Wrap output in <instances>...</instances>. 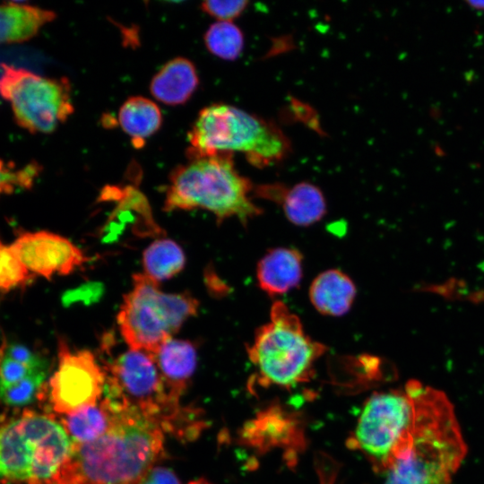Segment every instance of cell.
Masks as SVG:
<instances>
[{"instance_id":"cell-21","label":"cell","mask_w":484,"mask_h":484,"mask_svg":"<svg viewBox=\"0 0 484 484\" xmlns=\"http://www.w3.org/2000/svg\"><path fill=\"white\" fill-rule=\"evenodd\" d=\"M185 264L183 249L168 238L153 241L143 254V274L158 284L179 273Z\"/></svg>"},{"instance_id":"cell-1","label":"cell","mask_w":484,"mask_h":484,"mask_svg":"<svg viewBox=\"0 0 484 484\" xmlns=\"http://www.w3.org/2000/svg\"><path fill=\"white\" fill-rule=\"evenodd\" d=\"M111 424L101 436L73 444L53 484H140L164 454V431L127 405L104 398Z\"/></svg>"},{"instance_id":"cell-6","label":"cell","mask_w":484,"mask_h":484,"mask_svg":"<svg viewBox=\"0 0 484 484\" xmlns=\"http://www.w3.org/2000/svg\"><path fill=\"white\" fill-rule=\"evenodd\" d=\"M325 350L305 333L297 315L276 301L269 322L255 331L247 353L263 382L289 387L312 376L315 363Z\"/></svg>"},{"instance_id":"cell-27","label":"cell","mask_w":484,"mask_h":484,"mask_svg":"<svg viewBox=\"0 0 484 484\" xmlns=\"http://www.w3.org/2000/svg\"><path fill=\"white\" fill-rule=\"evenodd\" d=\"M246 1H205L201 4L203 12L223 22H231L246 8Z\"/></svg>"},{"instance_id":"cell-12","label":"cell","mask_w":484,"mask_h":484,"mask_svg":"<svg viewBox=\"0 0 484 484\" xmlns=\"http://www.w3.org/2000/svg\"><path fill=\"white\" fill-rule=\"evenodd\" d=\"M100 199L117 203L104 228V240L117 239L126 228H130L131 232L137 237L162 233V229L152 217L147 198L136 187L105 186L100 193Z\"/></svg>"},{"instance_id":"cell-19","label":"cell","mask_w":484,"mask_h":484,"mask_svg":"<svg viewBox=\"0 0 484 484\" xmlns=\"http://www.w3.org/2000/svg\"><path fill=\"white\" fill-rule=\"evenodd\" d=\"M118 123L124 132L133 138V143L141 147L143 139L154 134L162 124V114L152 100L134 96L128 98L118 111Z\"/></svg>"},{"instance_id":"cell-8","label":"cell","mask_w":484,"mask_h":484,"mask_svg":"<svg viewBox=\"0 0 484 484\" xmlns=\"http://www.w3.org/2000/svg\"><path fill=\"white\" fill-rule=\"evenodd\" d=\"M0 95L11 103L19 125L30 133L48 134L73 113L67 78H49L2 65Z\"/></svg>"},{"instance_id":"cell-9","label":"cell","mask_w":484,"mask_h":484,"mask_svg":"<svg viewBox=\"0 0 484 484\" xmlns=\"http://www.w3.org/2000/svg\"><path fill=\"white\" fill-rule=\"evenodd\" d=\"M411 411L405 389L375 393L365 403L353 441L378 471L385 473L389 467L409 427Z\"/></svg>"},{"instance_id":"cell-7","label":"cell","mask_w":484,"mask_h":484,"mask_svg":"<svg viewBox=\"0 0 484 484\" xmlns=\"http://www.w3.org/2000/svg\"><path fill=\"white\" fill-rule=\"evenodd\" d=\"M198 307L190 293L163 292L143 273H134L117 315L120 333L129 349L153 355L196 315Z\"/></svg>"},{"instance_id":"cell-15","label":"cell","mask_w":484,"mask_h":484,"mask_svg":"<svg viewBox=\"0 0 484 484\" xmlns=\"http://www.w3.org/2000/svg\"><path fill=\"white\" fill-rule=\"evenodd\" d=\"M259 287L270 296H279L297 287L302 278V255L294 248L279 247L258 263Z\"/></svg>"},{"instance_id":"cell-3","label":"cell","mask_w":484,"mask_h":484,"mask_svg":"<svg viewBox=\"0 0 484 484\" xmlns=\"http://www.w3.org/2000/svg\"><path fill=\"white\" fill-rule=\"evenodd\" d=\"M252 190L249 179L236 169L230 152L188 159L169 174L163 209H203L218 222L235 217L245 225L262 213L250 197Z\"/></svg>"},{"instance_id":"cell-10","label":"cell","mask_w":484,"mask_h":484,"mask_svg":"<svg viewBox=\"0 0 484 484\" xmlns=\"http://www.w3.org/2000/svg\"><path fill=\"white\" fill-rule=\"evenodd\" d=\"M106 375L90 350H72L58 342V366L48 384L54 411L67 415L98 403L104 393Z\"/></svg>"},{"instance_id":"cell-28","label":"cell","mask_w":484,"mask_h":484,"mask_svg":"<svg viewBox=\"0 0 484 484\" xmlns=\"http://www.w3.org/2000/svg\"><path fill=\"white\" fill-rule=\"evenodd\" d=\"M0 349L4 356L18 362L34 367L48 365V360L45 358L22 344L9 343L6 340H4Z\"/></svg>"},{"instance_id":"cell-14","label":"cell","mask_w":484,"mask_h":484,"mask_svg":"<svg viewBox=\"0 0 484 484\" xmlns=\"http://www.w3.org/2000/svg\"><path fill=\"white\" fill-rule=\"evenodd\" d=\"M168 393L180 401L197 365V350L188 340L171 338L153 354Z\"/></svg>"},{"instance_id":"cell-20","label":"cell","mask_w":484,"mask_h":484,"mask_svg":"<svg viewBox=\"0 0 484 484\" xmlns=\"http://www.w3.org/2000/svg\"><path fill=\"white\" fill-rule=\"evenodd\" d=\"M63 416L62 425L73 444H85L99 438L111 424V411L105 399Z\"/></svg>"},{"instance_id":"cell-24","label":"cell","mask_w":484,"mask_h":484,"mask_svg":"<svg viewBox=\"0 0 484 484\" xmlns=\"http://www.w3.org/2000/svg\"><path fill=\"white\" fill-rule=\"evenodd\" d=\"M39 172L38 164L30 163L17 169L0 160V194H11L19 188H29Z\"/></svg>"},{"instance_id":"cell-11","label":"cell","mask_w":484,"mask_h":484,"mask_svg":"<svg viewBox=\"0 0 484 484\" xmlns=\"http://www.w3.org/2000/svg\"><path fill=\"white\" fill-rule=\"evenodd\" d=\"M9 247L28 271L48 280L69 274L89 260L70 240L48 231L24 233Z\"/></svg>"},{"instance_id":"cell-18","label":"cell","mask_w":484,"mask_h":484,"mask_svg":"<svg viewBox=\"0 0 484 484\" xmlns=\"http://www.w3.org/2000/svg\"><path fill=\"white\" fill-rule=\"evenodd\" d=\"M56 17L53 11L20 4H0V44L28 40Z\"/></svg>"},{"instance_id":"cell-22","label":"cell","mask_w":484,"mask_h":484,"mask_svg":"<svg viewBox=\"0 0 484 484\" xmlns=\"http://www.w3.org/2000/svg\"><path fill=\"white\" fill-rule=\"evenodd\" d=\"M204 43L215 56L234 60L243 50L244 36L233 22L220 21L209 27L204 34Z\"/></svg>"},{"instance_id":"cell-23","label":"cell","mask_w":484,"mask_h":484,"mask_svg":"<svg viewBox=\"0 0 484 484\" xmlns=\"http://www.w3.org/2000/svg\"><path fill=\"white\" fill-rule=\"evenodd\" d=\"M48 372L36 373L6 386H0V400L6 405L21 407L32 402L37 397L48 393Z\"/></svg>"},{"instance_id":"cell-30","label":"cell","mask_w":484,"mask_h":484,"mask_svg":"<svg viewBox=\"0 0 484 484\" xmlns=\"http://www.w3.org/2000/svg\"><path fill=\"white\" fill-rule=\"evenodd\" d=\"M468 4L471 8L484 11V1H470Z\"/></svg>"},{"instance_id":"cell-16","label":"cell","mask_w":484,"mask_h":484,"mask_svg":"<svg viewBox=\"0 0 484 484\" xmlns=\"http://www.w3.org/2000/svg\"><path fill=\"white\" fill-rule=\"evenodd\" d=\"M198 84L194 65L187 58L176 57L167 62L153 76L150 91L157 100L176 106L186 103Z\"/></svg>"},{"instance_id":"cell-5","label":"cell","mask_w":484,"mask_h":484,"mask_svg":"<svg viewBox=\"0 0 484 484\" xmlns=\"http://www.w3.org/2000/svg\"><path fill=\"white\" fill-rule=\"evenodd\" d=\"M71 448L72 441L56 418L25 411L0 424V479L53 484Z\"/></svg>"},{"instance_id":"cell-4","label":"cell","mask_w":484,"mask_h":484,"mask_svg":"<svg viewBox=\"0 0 484 484\" xmlns=\"http://www.w3.org/2000/svg\"><path fill=\"white\" fill-rule=\"evenodd\" d=\"M187 136L188 159L241 151L251 164L262 168L290 151L289 138L275 124L222 103L203 108Z\"/></svg>"},{"instance_id":"cell-2","label":"cell","mask_w":484,"mask_h":484,"mask_svg":"<svg viewBox=\"0 0 484 484\" xmlns=\"http://www.w3.org/2000/svg\"><path fill=\"white\" fill-rule=\"evenodd\" d=\"M405 391L411 418L385 484H450L467 453L454 406L442 391L416 380Z\"/></svg>"},{"instance_id":"cell-29","label":"cell","mask_w":484,"mask_h":484,"mask_svg":"<svg viewBox=\"0 0 484 484\" xmlns=\"http://www.w3.org/2000/svg\"><path fill=\"white\" fill-rule=\"evenodd\" d=\"M140 484H181L173 471L166 467H152L143 478Z\"/></svg>"},{"instance_id":"cell-26","label":"cell","mask_w":484,"mask_h":484,"mask_svg":"<svg viewBox=\"0 0 484 484\" xmlns=\"http://www.w3.org/2000/svg\"><path fill=\"white\" fill-rule=\"evenodd\" d=\"M48 365L34 367L13 360L0 349V386L15 384L36 373L48 372Z\"/></svg>"},{"instance_id":"cell-13","label":"cell","mask_w":484,"mask_h":484,"mask_svg":"<svg viewBox=\"0 0 484 484\" xmlns=\"http://www.w3.org/2000/svg\"><path fill=\"white\" fill-rule=\"evenodd\" d=\"M255 194L281 204L288 220L298 226H309L321 220L326 212L323 193L307 182L291 187L281 184L259 186Z\"/></svg>"},{"instance_id":"cell-31","label":"cell","mask_w":484,"mask_h":484,"mask_svg":"<svg viewBox=\"0 0 484 484\" xmlns=\"http://www.w3.org/2000/svg\"><path fill=\"white\" fill-rule=\"evenodd\" d=\"M187 484H211V483L208 480H206L205 479L201 478V479L192 480V481L188 482Z\"/></svg>"},{"instance_id":"cell-25","label":"cell","mask_w":484,"mask_h":484,"mask_svg":"<svg viewBox=\"0 0 484 484\" xmlns=\"http://www.w3.org/2000/svg\"><path fill=\"white\" fill-rule=\"evenodd\" d=\"M29 271L19 261L9 246L0 241V289L10 290L26 281Z\"/></svg>"},{"instance_id":"cell-17","label":"cell","mask_w":484,"mask_h":484,"mask_svg":"<svg viewBox=\"0 0 484 484\" xmlns=\"http://www.w3.org/2000/svg\"><path fill=\"white\" fill-rule=\"evenodd\" d=\"M356 296L353 281L336 269L320 273L312 282L309 298L323 315L339 316L350 308Z\"/></svg>"}]
</instances>
